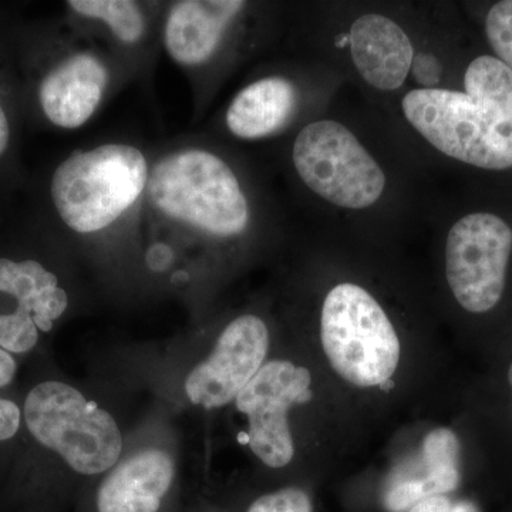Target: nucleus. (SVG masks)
<instances>
[{"instance_id": "7ed1b4c3", "label": "nucleus", "mask_w": 512, "mask_h": 512, "mask_svg": "<svg viewBox=\"0 0 512 512\" xmlns=\"http://www.w3.org/2000/svg\"><path fill=\"white\" fill-rule=\"evenodd\" d=\"M148 164L137 147L103 144L77 151L53 171L49 195L57 217L79 234L103 231L146 191Z\"/></svg>"}, {"instance_id": "f8f14e48", "label": "nucleus", "mask_w": 512, "mask_h": 512, "mask_svg": "<svg viewBox=\"0 0 512 512\" xmlns=\"http://www.w3.org/2000/svg\"><path fill=\"white\" fill-rule=\"evenodd\" d=\"M175 480L173 457L151 448L111 468L94 494L93 512H164Z\"/></svg>"}, {"instance_id": "a211bd4d", "label": "nucleus", "mask_w": 512, "mask_h": 512, "mask_svg": "<svg viewBox=\"0 0 512 512\" xmlns=\"http://www.w3.org/2000/svg\"><path fill=\"white\" fill-rule=\"evenodd\" d=\"M19 363L15 355L0 348V448L12 446L25 430L23 402L6 394L15 383Z\"/></svg>"}, {"instance_id": "dca6fc26", "label": "nucleus", "mask_w": 512, "mask_h": 512, "mask_svg": "<svg viewBox=\"0 0 512 512\" xmlns=\"http://www.w3.org/2000/svg\"><path fill=\"white\" fill-rule=\"evenodd\" d=\"M298 94L284 77H265L249 84L232 100L227 126L234 136L256 140L271 136L291 120Z\"/></svg>"}, {"instance_id": "39448f33", "label": "nucleus", "mask_w": 512, "mask_h": 512, "mask_svg": "<svg viewBox=\"0 0 512 512\" xmlns=\"http://www.w3.org/2000/svg\"><path fill=\"white\" fill-rule=\"evenodd\" d=\"M320 336L330 365L357 387L382 386L399 365L396 330L379 302L360 286L342 284L328 293Z\"/></svg>"}, {"instance_id": "0eeeda50", "label": "nucleus", "mask_w": 512, "mask_h": 512, "mask_svg": "<svg viewBox=\"0 0 512 512\" xmlns=\"http://www.w3.org/2000/svg\"><path fill=\"white\" fill-rule=\"evenodd\" d=\"M512 229L490 212H474L453 225L446 244L451 292L466 311H491L503 296Z\"/></svg>"}, {"instance_id": "b1692460", "label": "nucleus", "mask_w": 512, "mask_h": 512, "mask_svg": "<svg viewBox=\"0 0 512 512\" xmlns=\"http://www.w3.org/2000/svg\"><path fill=\"white\" fill-rule=\"evenodd\" d=\"M508 380H510L511 386H512V363L510 366V370H508Z\"/></svg>"}, {"instance_id": "9d476101", "label": "nucleus", "mask_w": 512, "mask_h": 512, "mask_svg": "<svg viewBox=\"0 0 512 512\" xmlns=\"http://www.w3.org/2000/svg\"><path fill=\"white\" fill-rule=\"evenodd\" d=\"M268 348V328L262 319L244 315L232 320L211 355L185 380L188 399L205 409L227 406L264 366Z\"/></svg>"}, {"instance_id": "412c9836", "label": "nucleus", "mask_w": 512, "mask_h": 512, "mask_svg": "<svg viewBox=\"0 0 512 512\" xmlns=\"http://www.w3.org/2000/svg\"><path fill=\"white\" fill-rule=\"evenodd\" d=\"M409 512H481L477 504L470 500H453L447 495L426 498L414 505Z\"/></svg>"}, {"instance_id": "6e6552de", "label": "nucleus", "mask_w": 512, "mask_h": 512, "mask_svg": "<svg viewBox=\"0 0 512 512\" xmlns=\"http://www.w3.org/2000/svg\"><path fill=\"white\" fill-rule=\"evenodd\" d=\"M0 299L10 305L0 316V348L15 356L32 353L69 306L55 272L33 256L0 254Z\"/></svg>"}, {"instance_id": "aec40b11", "label": "nucleus", "mask_w": 512, "mask_h": 512, "mask_svg": "<svg viewBox=\"0 0 512 512\" xmlns=\"http://www.w3.org/2000/svg\"><path fill=\"white\" fill-rule=\"evenodd\" d=\"M244 512H313V500L303 488L284 487L259 495Z\"/></svg>"}, {"instance_id": "f03ea898", "label": "nucleus", "mask_w": 512, "mask_h": 512, "mask_svg": "<svg viewBox=\"0 0 512 512\" xmlns=\"http://www.w3.org/2000/svg\"><path fill=\"white\" fill-rule=\"evenodd\" d=\"M154 210L173 224L214 238L248 227L249 207L237 175L210 151L188 148L161 158L148 177Z\"/></svg>"}, {"instance_id": "5701e85b", "label": "nucleus", "mask_w": 512, "mask_h": 512, "mask_svg": "<svg viewBox=\"0 0 512 512\" xmlns=\"http://www.w3.org/2000/svg\"><path fill=\"white\" fill-rule=\"evenodd\" d=\"M414 76L417 82L424 86H433L440 79V63L436 57L430 55H420L414 62Z\"/></svg>"}, {"instance_id": "20e7f679", "label": "nucleus", "mask_w": 512, "mask_h": 512, "mask_svg": "<svg viewBox=\"0 0 512 512\" xmlns=\"http://www.w3.org/2000/svg\"><path fill=\"white\" fill-rule=\"evenodd\" d=\"M23 426L32 446L57 454L82 476L111 470L123 451L113 416L60 380L30 387L23 397Z\"/></svg>"}, {"instance_id": "f3484780", "label": "nucleus", "mask_w": 512, "mask_h": 512, "mask_svg": "<svg viewBox=\"0 0 512 512\" xmlns=\"http://www.w3.org/2000/svg\"><path fill=\"white\" fill-rule=\"evenodd\" d=\"M67 6L83 18L100 20L126 45H136L146 33V19L130 0H70Z\"/></svg>"}, {"instance_id": "2eb2a0df", "label": "nucleus", "mask_w": 512, "mask_h": 512, "mask_svg": "<svg viewBox=\"0 0 512 512\" xmlns=\"http://www.w3.org/2000/svg\"><path fill=\"white\" fill-rule=\"evenodd\" d=\"M353 62L360 76L376 89L396 90L413 66L409 36L392 19L365 15L350 29Z\"/></svg>"}, {"instance_id": "4be33fe9", "label": "nucleus", "mask_w": 512, "mask_h": 512, "mask_svg": "<svg viewBox=\"0 0 512 512\" xmlns=\"http://www.w3.org/2000/svg\"><path fill=\"white\" fill-rule=\"evenodd\" d=\"M3 84L0 82V165L5 163L13 147V119Z\"/></svg>"}, {"instance_id": "6ab92c4d", "label": "nucleus", "mask_w": 512, "mask_h": 512, "mask_svg": "<svg viewBox=\"0 0 512 512\" xmlns=\"http://www.w3.org/2000/svg\"><path fill=\"white\" fill-rule=\"evenodd\" d=\"M485 32L498 60L512 72V0L495 3L485 20Z\"/></svg>"}, {"instance_id": "9b49d317", "label": "nucleus", "mask_w": 512, "mask_h": 512, "mask_svg": "<svg viewBox=\"0 0 512 512\" xmlns=\"http://www.w3.org/2000/svg\"><path fill=\"white\" fill-rule=\"evenodd\" d=\"M109 70L99 57L82 52L53 63L40 76L36 101L53 126L74 130L87 123L100 106Z\"/></svg>"}, {"instance_id": "4468645a", "label": "nucleus", "mask_w": 512, "mask_h": 512, "mask_svg": "<svg viewBox=\"0 0 512 512\" xmlns=\"http://www.w3.org/2000/svg\"><path fill=\"white\" fill-rule=\"evenodd\" d=\"M245 2L239 0H183L168 12L164 43L168 55L181 66H200L210 60Z\"/></svg>"}, {"instance_id": "423d86ee", "label": "nucleus", "mask_w": 512, "mask_h": 512, "mask_svg": "<svg viewBox=\"0 0 512 512\" xmlns=\"http://www.w3.org/2000/svg\"><path fill=\"white\" fill-rule=\"evenodd\" d=\"M293 164L315 194L349 210L375 204L386 187L379 164L352 131L332 120L303 128L293 144Z\"/></svg>"}, {"instance_id": "f257e3e1", "label": "nucleus", "mask_w": 512, "mask_h": 512, "mask_svg": "<svg viewBox=\"0 0 512 512\" xmlns=\"http://www.w3.org/2000/svg\"><path fill=\"white\" fill-rule=\"evenodd\" d=\"M466 92L416 89L403 99L406 119L451 158L485 168H512V72L480 56L464 76Z\"/></svg>"}, {"instance_id": "1a4fd4ad", "label": "nucleus", "mask_w": 512, "mask_h": 512, "mask_svg": "<svg viewBox=\"0 0 512 512\" xmlns=\"http://www.w3.org/2000/svg\"><path fill=\"white\" fill-rule=\"evenodd\" d=\"M311 373L288 360L266 363L238 394L235 403L249 421V446L271 468L291 463L293 440L286 413L312 399Z\"/></svg>"}, {"instance_id": "ddd939ff", "label": "nucleus", "mask_w": 512, "mask_h": 512, "mask_svg": "<svg viewBox=\"0 0 512 512\" xmlns=\"http://www.w3.org/2000/svg\"><path fill=\"white\" fill-rule=\"evenodd\" d=\"M460 443L448 429L431 431L424 439L421 466L404 467L384 487L386 512H409L426 498L453 493L460 484Z\"/></svg>"}]
</instances>
